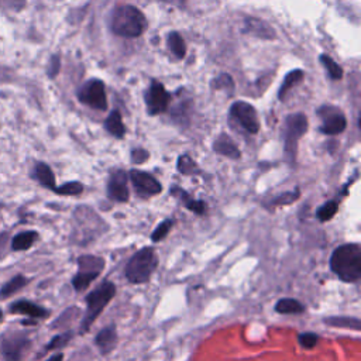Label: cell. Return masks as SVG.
Returning a JSON list of instances; mask_svg holds the SVG:
<instances>
[{
  "instance_id": "1",
  "label": "cell",
  "mask_w": 361,
  "mask_h": 361,
  "mask_svg": "<svg viewBox=\"0 0 361 361\" xmlns=\"http://www.w3.org/2000/svg\"><path fill=\"white\" fill-rule=\"evenodd\" d=\"M331 271L344 282H355L361 276V247L350 243L337 247L330 257Z\"/></svg>"
},
{
  "instance_id": "2",
  "label": "cell",
  "mask_w": 361,
  "mask_h": 361,
  "mask_svg": "<svg viewBox=\"0 0 361 361\" xmlns=\"http://www.w3.org/2000/svg\"><path fill=\"white\" fill-rule=\"evenodd\" d=\"M110 27L116 35L124 38H135L145 31L147 20L137 7L124 4L113 11Z\"/></svg>"
},
{
  "instance_id": "3",
  "label": "cell",
  "mask_w": 361,
  "mask_h": 361,
  "mask_svg": "<svg viewBox=\"0 0 361 361\" xmlns=\"http://www.w3.org/2000/svg\"><path fill=\"white\" fill-rule=\"evenodd\" d=\"M158 257L151 247L138 250L126 265V278L131 283H145L157 269Z\"/></svg>"
},
{
  "instance_id": "4",
  "label": "cell",
  "mask_w": 361,
  "mask_h": 361,
  "mask_svg": "<svg viewBox=\"0 0 361 361\" xmlns=\"http://www.w3.org/2000/svg\"><path fill=\"white\" fill-rule=\"evenodd\" d=\"M114 295H116L114 283L110 281H104L86 296L87 307H86V314L80 324L82 333H86L90 329L93 322L99 317V314L109 305V302L113 299Z\"/></svg>"
},
{
  "instance_id": "5",
  "label": "cell",
  "mask_w": 361,
  "mask_h": 361,
  "mask_svg": "<svg viewBox=\"0 0 361 361\" xmlns=\"http://www.w3.org/2000/svg\"><path fill=\"white\" fill-rule=\"evenodd\" d=\"M307 131V117L302 113H295L286 117L283 130V149L290 162H295L298 141Z\"/></svg>"
},
{
  "instance_id": "6",
  "label": "cell",
  "mask_w": 361,
  "mask_h": 361,
  "mask_svg": "<svg viewBox=\"0 0 361 361\" xmlns=\"http://www.w3.org/2000/svg\"><path fill=\"white\" fill-rule=\"evenodd\" d=\"M31 345V340L21 331H6L0 337L4 361H21Z\"/></svg>"
},
{
  "instance_id": "7",
  "label": "cell",
  "mask_w": 361,
  "mask_h": 361,
  "mask_svg": "<svg viewBox=\"0 0 361 361\" xmlns=\"http://www.w3.org/2000/svg\"><path fill=\"white\" fill-rule=\"evenodd\" d=\"M78 99L80 103L96 109L106 110L107 109V97L104 90V83L100 79H90L85 82L78 90Z\"/></svg>"
},
{
  "instance_id": "8",
  "label": "cell",
  "mask_w": 361,
  "mask_h": 361,
  "mask_svg": "<svg viewBox=\"0 0 361 361\" xmlns=\"http://www.w3.org/2000/svg\"><path fill=\"white\" fill-rule=\"evenodd\" d=\"M317 114L322 120L320 131L323 134L334 135V134H340L344 131V128L347 126V120L338 107L331 106V104H324L317 110Z\"/></svg>"
},
{
  "instance_id": "9",
  "label": "cell",
  "mask_w": 361,
  "mask_h": 361,
  "mask_svg": "<svg viewBox=\"0 0 361 361\" xmlns=\"http://www.w3.org/2000/svg\"><path fill=\"white\" fill-rule=\"evenodd\" d=\"M230 116L250 134H257L259 130V120L257 110L247 102L238 100L233 103L230 109Z\"/></svg>"
},
{
  "instance_id": "10",
  "label": "cell",
  "mask_w": 361,
  "mask_h": 361,
  "mask_svg": "<svg viewBox=\"0 0 361 361\" xmlns=\"http://www.w3.org/2000/svg\"><path fill=\"white\" fill-rule=\"evenodd\" d=\"M169 99H171V96L165 90L164 85L154 80L145 92V104H147L148 113L151 116L164 113L168 109Z\"/></svg>"
},
{
  "instance_id": "11",
  "label": "cell",
  "mask_w": 361,
  "mask_h": 361,
  "mask_svg": "<svg viewBox=\"0 0 361 361\" xmlns=\"http://www.w3.org/2000/svg\"><path fill=\"white\" fill-rule=\"evenodd\" d=\"M130 179L133 182V186H134L137 195L141 197H149V196L158 195L162 190L161 183L148 172L131 169Z\"/></svg>"
},
{
  "instance_id": "12",
  "label": "cell",
  "mask_w": 361,
  "mask_h": 361,
  "mask_svg": "<svg viewBox=\"0 0 361 361\" xmlns=\"http://www.w3.org/2000/svg\"><path fill=\"white\" fill-rule=\"evenodd\" d=\"M107 195L114 202H127L128 200V186H127V173L124 171H114L110 175L107 183Z\"/></svg>"
},
{
  "instance_id": "13",
  "label": "cell",
  "mask_w": 361,
  "mask_h": 361,
  "mask_svg": "<svg viewBox=\"0 0 361 361\" xmlns=\"http://www.w3.org/2000/svg\"><path fill=\"white\" fill-rule=\"evenodd\" d=\"M10 313H17V314H25L28 317H32V319H45L49 316V312L34 303V302H30V300H16L10 305L8 307Z\"/></svg>"
},
{
  "instance_id": "14",
  "label": "cell",
  "mask_w": 361,
  "mask_h": 361,
  "mask_svg": "<svg viewBox=\"0 0 361 361\" xmlns=\"http://www.w3.org/2000/svg\"><path fill=\"white\" fill-rule=\"evenodd\" d=\"M96 345L103 355H107L117 344V330L114 324L102 329L96 336Z\"/></svg>"
},
{
  "instance_id": "15",
  "label": "cell",
  "mask_w": 361,
  "mask_h": 361,
  "mask_svg": "<svg viewBox=\"0 0 361 361\" xmlns=\"http://www.w3.org/2000/svg\"><path fill=\"white\" fill-rule=\"evenodd\" d=\"M213 149H214V152L224 155L227 158H231V159L240 158V149L237 148L234 141L227 134H220L216 138V141L213 142Z\"/></svg>"
},
{
  "instance_id": "16",
  "label": "cell",
  "mask_w": 361,
  "mask_h": 361,
  "mask_svg": "<svg viewBox=\"0 0 361 361\" xmlns=\"http://www.w3.org/2000/svg\"><path fill=\"white\" fill-rule=\"evenodd\" d=\"M171 193L175 196V197H178L182 203H183V206L188 209V210H190V212H193V213H196V214H203L204 212H206V203L203 202V200H196V199H193L188 192H185L183 189H180V188H178V186H173L172 189H171Z\"/></svg>"
},
{
  "instance_id": "17",
  "label": "cell",
  "mask_w": 361,
  "mask_h": 361,
  "mask_svg": "<svg viewBox=\"0 0 361 361\" xmlns=\"http://www.w3.org/2000/svg\"><path fill=\"white\" fill-rule=\"evenodd\" d=\"M32 178L39 183L42 185L44 188H48L51 190H54L56 188L55 185V176H54V172L52 169L44 164V162H38L35 164L34 169H32Z\"/></svg>"
},
{
  "instance_id": "18",
  "label": "cell",
  "mask_w": 361,
  "mask_h": 361,
  "mask_svg": "<svg viewBox=\"0 0 361 361\" xmlns=\"http://www.w3.org/2000/svg\"><path fill=\"white\" fill-rule=\"evenodd\" d=\"M38 240V233L34 230L21 231L16 234L11 240V250L13 251H24L32 247V244Z\"/></svg>"
},
{
  "instance_id": "19",
  "label": "cell",
  "mask_w": 361,
  "mask_h": 361,
  "mask_svg": "<svg viewBox=\"0 0 361 361\" xmlns=\"http://www.w3.org/2000/svg\"><path fill=\"white\" fill-rule=\"evenodd\" d=\"M104 128H106L113 137H116V138H123V137H124V134H126V127H124V124H123V121H121V116H120V113H118L117 110H114V111H111V113L109 114V117H107L106 121H104Z\"/></svg>"
},
{
  "instance_id": "20",
  "label": "cell",
  "mask_w": 361,
  "mask_h": 361,
  "mask_svg": "<svg viewBox=\"0 0 361 361\" xmlns=\"http://www.w3.org/2000/svg\"><path fill=\"white\" fill-rule=\"evenodd\" d=\"M28 283V279L18 274V275H14L10 281H7L1 288H0V299H6L11 295H14L17 290H20L21 288H24L25 285Z\"/></svg>"
},
{
  "instance_id": "21",
  "label": "cell",
  "mask_w": 361,
  "mask_h": 361,
  "mask_svg": "<svg viewBox=\"0 0 361 361\" xmlns=\"http://www.w3.org/2000/svg\"><path fill=\"white\" fill-rule=\"evenodd\" d=\"M275 310L278 313H282V314H298V313L305 312V306L296 299L283 298V299H279L276 302Z\"/></svg>"
},
{
  "instance_id": "22",
  "label": "cell",
  "mask_w": 361,
  "mask_h": 361,
  "mask_svg": "<svg viewBox=\"0 0 361 361\" xmlns=\"http://www.w3.org/2000/svg\"><path fill=\"white\" fill-rule=\"evenodd\" d=\"M100 275V272H94V271H78L75 274V276L72 278V285L75 288V290L80 292L83 289H86L90 282H93L97 276Z\"/></svg>"
},
{
  "instance_id": "23",
  "label": "cell",
  "mask_w": 361,
  "mask_h": 361,
  "mask_svg": "<svg viewBox=\"0 0 361 361\" xmlns=\"http://www.w3.org/2000/svg\"><path fill=\"white\" fill-rule=\"evenodd\" d=\"M78 265L80 271H94L102 272L104 267V261L96 255H82L78 258Z\"/></svg>"
},
{
  "instance_id": "24",
  "label": "cell",
  "mask_w": 361,
  "mask_h": 361,
  "mask_svg": "<svg viewBox=\"0 0 361 361\" xmlns=\"http://www.w3.org/2000/svg\"><path fill=\"white\" fill-rule=\"evenodd\" d=\"M168 47L169 49L172 51V54L178 58H183L185 54H186V45H185V41L183 38L180 37L179 32L173 31L168 35Z\"/></svg>"
},
{
  "instance_id": "25",
  "label": "cell",
  "mask_w": 361,
  "mask_h": 361,
  "mask_svg": "<svg viewBox=\"0 0 361 361\" xmlns=\"http://www.w3.org/2000/svg\"><path fill=\"white\" fill-rule=\"evenodd\" d=\"M326 324L334 326V327H345V329H353V330H360V320L357 317H327L324 319Z\"/></svg>"
},
{
  "instance_id": "26",
  "label": "cell",
  "mask_w": 361,
  "mask_h": 361,
  "mask_svg": "<svg viewBox=\"0 0 361 361\" xmlns=\"http://www.w3.org/2000/svg\"><path fill=\"white\" fill-rule=\"evenodd\" d=\"M178 171L183 175H195V173H200V169L197 168L196 162L189 157V155H180L178 158Z\"/></svg>"
},
{
  "instance_id": "27",
  "label": "cell",
  "mask_w": 361,
  "mask_h": 361,
  "mask_svg": "<svg viewBox=\"0 0 361 361\" xmlns=\"http://www.w3.org/2000/svg\"><path fill=\"white\" fill-rule=\"evenodd\" d=\"M338 210V203L336 200H329L326 202L324 204H322L317 210V219L324 223V221H329L334 217V214L337 213Z\"/></svg>"
},
{
  "instance_id": "28",
  "label": "cell",
  "mask_w": 361,
  "mask_h": 361,
  "mask_svg": "<svg viewBox=\"0 0 361 361\" xmlns=\"http://www.w3.org/2000/svg\"><path fill=\"white\" fill-rule=\"evenodd\" d=\"M320 62L324 65V68H326V71L329 72V75H330L331 79L337 80V79H340V78L343 76V69H341V66H340L336 61H333L329 55L322 54V55H320Z\"/></svg>"
},
{
  "instance_id": "29",
  "label": "cell",
  "mask_w": 361,
  "mask_h": 361,
  "mask_svg": "<svg viewBox=\"0 0 361 361\" xmlns=\"http://www.w3.org/2000/svg\"><path fill=\"white\" fill-rule=\"evenodd\" d=\"M54 192L58 195H62V196H76L83 192V185L80 182L73 180V182H68L61 186H56L54 189Z\"/></svg>"
},
{
  "instance_id": "30",
  "label": "cell",
  "mask_w": 361,
  "mask_h": 361,
  "mask_svg": "<svg viewBox=\"0 0 361 361\" xmlns=\"http://www.w3.org/2000/svg\"><path fill=\"white\" fill-rule=\"evenodd\" d=\"M302 78H303V72L302 71H293V72H290L286 78H285V82H283V85L281 86V89H279V99H283L285 97V94L289 92V89L292 87V86H295L296 83H299L300 80H302Z\"/></svg>"
},
{
  "instance_id": "31",
  "label": "cell",
  "mask_w": 361,
  "mask_h": 361,
  "mask_svg": "<svg viewBox=\"0 0 361 361\" xmlns=\"http://www.w3.org/2000/svg\"><path fill=\"white\" fill-rule=\"evenodd\" d=\"M172 226H173V221H172L171 219L164 220V221H162V223H159V224H158V227L152 231V234H151V240H152L154 243H158V241L164 240V238L168 235V233H169V230L172 228Z\"/></svg>"
},
{
  "instance_id": "32",
  "label": "cell",
  "mask_w": 361,
  "mask_h": 361,
  "mask_svg": "<svg viewBox=\"0 0 361 361\" xmlns=\"http://www.w3.org/2000/svg\"><path fill=\"white\" fill-rule=\"evenodd\" d=\"M73 334L72 331H65V333H61L55 337H52V340L48 343V345L45 347L47 351H51V350H56V348H61L63 345H66L71 340H72Z\"/></svg>"
},
{
  "instance_id": "33",
  "label": "cell",
  "mask_w": 361,
  "mask_h": 361,
  "mask_svg": "<svg viewBox=\"0 0 361 361\" xmlns=\"http://www.w3.org/2000/svg\"><path fill=\"white\" fill-rule=\"evenodd\" d=\"M299 197V189H295L292 192H285L279 196H276L274 200H272V206H281V204H289L292 202H295L296 199Z\"/></svg>"
},
{
  "instance_id": "34",
  "label": "cell",
  "mask_w": 361,
  "mask_h": 361,
  "mask_svg": "<svg viewBox=\"0 0 361 361\" xmlns=\"http://www.w3.org/2000/svg\"><path fill=\"white\" fill-rule=\"evenodd\" d=\"M298 341H299V344H300L303 348H313V347L317 344L319 337H317V334L307 331V333H300V334L298 336Z\"/></svg>"
},
{
  "instance_id": "35",
  "label": "cell",
  "mask_w": 361,
  "mask_h": 361,
  "mask_svg": "<svg viewBox=\"0 0 361 361\" xmlns=\"http://www.w3.org/2000/svg\"><path fill=\"white\" fill-rule=\"evenodd\" d=\"M25 6V0H0V8L8 11H20Z\"/></svg>"
},
{
  "instance_id": "36",
  "label": "cell",
  "mask_w": 361,
  "mask_h": 361,
  "mask_svg": "<svg viewBox=\"0 0 361 361\" xmlns=\"http://www.w3.org/2000/svg\"><path fill=\"white\" fill-rule=\"evenodd\" d=\"M131 158H133V161H135L137 164H141V162H144V161L148 158V154H147V151H144V149H134L133 154H131Z\"/></svg>"
},
{
  "instance_id": "37",
  "label": "cell",
  "mask_w": 361,
  "mask_h": 361,
  "mask_svg": "<svg viewBox=\"0 0 361 361\" xmlns=\"http://www.w3.org/2000/svg\"><path fill=\"white\" fill-rule=\"evenodd\" d=\"M59 71V58L58 56H52L51 59V63H49V71H48V75L51 78H54Z\"/></svg>"
},
{
  "instance_id": "38",
  "label": "cell",
  "mask_w": 361,
  "mask_h": 361,
  "mask_svg": "<svg viewBox=\"0 0 361 361\" xmlns=\"http://www.w3.org/2000/svg\"><path fill=\"white\" fill-rule=\"evenodd\" d=\"M45 361H63V354L62 353H56L54 355H51L48 360Z\"/></svg>"
},
{
  "instance_id": "39",
  "label": "cell",
  "mask_w": 361,
  "mask_h": 361,
  "mask_svg": "<svg viewBox=\"0 0 361 361\" xmlns=\"http://www.w3.org/2000/svg\"><path fill=\"white\" fill-rule=\"evenodd\" d=\"M1 317H3V312H1V309H0V320H1Z\"/></svg>"
}]
</instances>
